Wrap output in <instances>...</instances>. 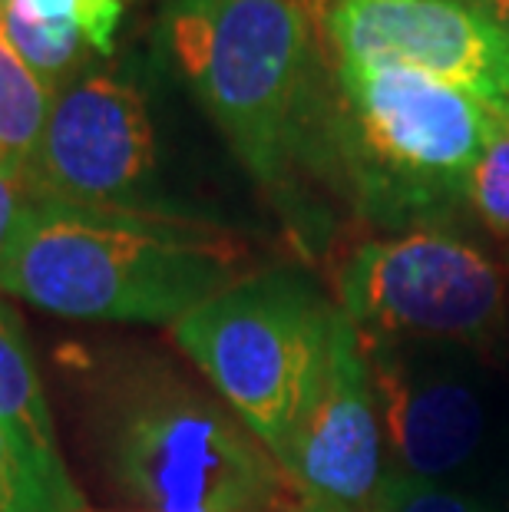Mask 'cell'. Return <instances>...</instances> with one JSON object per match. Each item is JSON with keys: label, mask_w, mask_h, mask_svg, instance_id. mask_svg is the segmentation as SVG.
Listing matches in <instances>:
<instances>
[{"label": "cell", "mask_w": 509, "mask_h": 512, "mask_svg": "<svg viewBox=\"0 0 509 512\" xmlns=\"http://www.w3.org/2000/svg\"><path fill=\"white\" fill-rule=\"evenodd\" d=\"M364 354L374 400L381 403V430L407 476L437 479L467 466L486 430L483 400L453 377L414 374L397 357L377 354L367 344Z\"/></svg>", "instance_id": "10"}, {"label": "cell", "mask_w": 509, "mask_h": 512, "mask_svg": "<svg viewBox=\"0 0 509 512\" xmlns=\"http://www.w3.org/2000/svg\"><path fill=\"white\" fill-rule=\"evenodd\" d=\"M0 512H83L70 476H57L0 427Z\"/></svg>", "instance_id": "14"}, {"label": "cell", "mask_w": 509, "mask_h": 512, "mask_svg": "<svg viewBox=\"0 0 509 512\" xmlns=\"http://www.w3.org/2000/svg\"><path fill=\"white\" fill-rule=\"evenodd\" d=\"M245 248L229 232L156 209L30 202L0 291L93 321L176 324L238 285Z\"/></svg>", "instance_id": "1"}, {"label": "cell", "mask_w": 509, "mask_h": 512, "mask_svg": "<svg viewBox=\"0 0 509 512\" xmlns=\"http://www.w3.org/2000/svg\"><path fill=\"white\" fill-rule=\"evenodd\" d=\"M0 427L24 446L43 470L67 476L34 357L27 351L17 318L4 304H0Z\"/></svg>", "instance_id": "11"}, {"label": "cell", "mask_w": 509, "mask_h": 512, "mask_svg": "<svg viewBox=\"0 0 509 512\" xmlns=\"http://www.w3.org/2000/svg\"><path fill=\"white\" fill-rule=\"evenodd\" d=\"M291 512H351V509H338V506H324V503H301L298 509H291Z\"/></svg>", "instance_id": "20"}, {"label": "cell", "mask_w": 509, "mask_h": 512, "mask_svg": "<svg viewBox=\"0 0 509 512\" xmlns=\"http://www.w3.org/2000/svg\"><path fill=\"white\" fill-rule=\"evenodd\" d=\"M153 169L156 136L143 93L113 73H90L53 96L24 176L37 202L143 209L139 192Z\"/></svg>", "instance_id": "7"}, {"label": "cell", "mask_w": 509, "mask_h": 512, "mask_svg": "<svg viewBox=\"0 0 509 512\" xmlns=\"http://www.w3.org/2000/svg\"><path fill=\"white\" fill-rule=\"evenodd\" d=\"M30 202L34 199H30L24 166L0 156V271L7 265L17 228L24 222V212L30 209Z\"/></svg>", "instance_id": "18"}, {"label": "cell", "mask_w": 509, "mask_h": 512, "mask_svg": "<svg viewBox=\"0 0 509 512\" xmlns=\"http://www.w3.org/2000/svg\"><path fill=\"white\" fill-rule=\"evenodd\" d=\"M328 301L288 271L245 275L172 324L229 410L285 463L334 321Z\"/></svg>", "instance_id": "3"}, {"label": "cell", "mask_w": 509, "mask_h": 512, "mask_svg": "<svg viewBox=\"0 0 509 512\" xmlns=\"http://www.w3.org/2000/svg\"><path fill=\"white\" fill-rule=\"evenodd\" d=\"M0 24H4L10 47L17 50V57L27 63L30 73L37 76L50 96H57L70 83L83 53L90 50V43L77 30L43 24V20L20 14L17 7L4 4V0H0Z\"/></svg>", "instance_id": "13"}, {"label": "cell", "mask_w": 509, "mask_h": 512, "mask_svg": "<svg viewBox=\"0 0 509 512\" xmlns=\"http://www.w3.org/2000/svg\"><path fill=\"white\" fill-rule=\"evenodd\" d=\"M4 4L17 7L20 14L34 20H43V24L77 30L96 53H113L126 0H4Z\"/></svg>", "instance_id": "15"}, {"label": "cell", "mask_w": 509, "mask_h": 512, "mask_svg": "<svg viewBox=\"0 0 509 512\" xmlns=\"http://www.w3.org/2000/svg\"><path fill=\"white\" fill-rule=\"evenodd\" d=\"M281 470L301 499L367 512L384 483V430L361 334L334 311L321 367L291 433Z\"/></svg>", "instance_id": "9"}, {"label": "cell", "mask_w": 509, "mask_h": 512, "mask_svg": "<svg viewBox=\"0 0 509 512\" xmlns=\"http://www.w3.org/2000/svg\"><path fill=\"white\" fill-rule=\"evenodd\" d=\"M341 311L357 334L486 344L506 324L500 265L440 228L364 242L341 268Z\"/></svg>", "instance_id": "6"}, {"label": "cell", "mask_w": 509, "mask_h": 512, "mask_svg": "<svg viewBox=\"0 0 509 512\" xmlns=\"http://www.w3.org/2000/svg\"><path fill=\"white\" fill-rule=\"evenodd\" d=\"M467 202L490 232L509 242V129L503 126L493 143L476 159Z\"/></svg>", "instance_id": "16"}, {"label": "cell", "mask_w": 509, "mask_h": 512, "mask_svg": "<svg viewBox=\"0 0 509 512\" xmlns=\"http://www.w3.org/2000/svg\"><path fill=\"white\" fill-rule=\"evenodd\" d=\"M53 96L43 90L0 24V156L27 166L40 143Z\"/></svg>", "instance_id": "12"}, {"label": "cell", "mask_w": 509, "mask_h": 512, "mask_svg": "<svg viewBox=\"0 0 509 512\" xmlns=\"http://www.w3.org/2000/svg\"><path fill=\"white\" fill-rule=\"evenodd\" d=\"M453 4L470 7L476 14H483L486 20H493V24L509 30V0H453Z\"/></svg>", "instance_id": "19"}, {"label": "cell", "mask_w": 509, "mask_h": 512, "mask_svg": "<svg viewBox=\"0 0 509 512\" xmlns=\"http://www.w3.org/2000/svg\"><path fill=\"white\" fill-rule=\"evenodd\" d=\"M341 63L407 67L509 123V30L453 0H324Z\"/></svg>", "instance_id": "8"}, {"label": "cell", "mask_w": 509, "mask_h": 512, "mask_svg": "<svg viewBox=\"0 0 509 512\" xmlns=\"http://www.w3.org/2000/svg\"><path fill=\"white\" fill-rule=\"evenodd\" d=\"M110 463L149 512H268L291 479L232 410L179 384L123 403Z\"/></svg>", "instance_id": "5"}, {"label": "cell", "mask_w": 509, "mask_h": 512, "mask_svg": "<svg viewBox=\"0 0 509 512\" xmlns=\"http://www.w3.org/2000/svg\"><path fill=\"white\" fill-rule=\"evenodd\" d=\"M506 129H509V123H506Z\"/></svg>", "instance_id": "21"}, {"label": "cell", "mask_w": 509, "mask_h": 512, "mask_svg": "<svg viewBox=\"0 0 509 512\" xmlns=\"http://www.w3.org/2000/svg\"><path fill=\"white\" fill-rule=\"evenodd\" d=\"M367 512H480L467 496L440 489L430 479L417 476H384Z\"/></svg>", "instance_id": "17"}, {"label": "cell", "mask_w": 509, "mask_h": 512, "mask_svg": "<svg viewBox=\"0 0 509 512\" xmlns=\"http://www.w3.org/2000/svg\"><path fill=\"white\" fill-rule=\"evenodd\" d=\"M166 40L202 106L262 185L301 136L311 20L301 0H169Z\"/></svg>", "instance_id": "2"}, {"label": "cell", "mask_w": 509, "mask_h": 512, "mask_svg": "<svg viewBox=\"0 0 509 512\" xmlns=\"http://www.w3.org/2000/svg\"><path fill=\"white\" fill-rule=\"evenodd\" d=\"M338 93L357 185L377 209L467 199L476 159L503 129L473 96L407 67L338 60Z\"/></svg>", "instance_id": "4"}]
</instances>
